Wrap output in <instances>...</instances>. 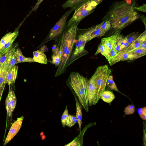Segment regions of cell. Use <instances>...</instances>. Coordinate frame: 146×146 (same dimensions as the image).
I'll list each match as a JSON object with an SVG mask.
<instances>
[{
  "instance_id": "cell-1",
  "label": "cell",
  "mask_w": 146,
  "mask_h": 146,
  "mask_svg": "<svg viewBox=\"0 0 146 146\" xmlns=\"http://www.w3.org/2000/svg\"><path fill=\"white\" fill-rule=\"evenodd\" d=\"M137 1L123 0L113 2L102 18V21H109L110 29L119 31L140 18V14L135 9L138 6Z\"/></svg>"
},
{
  "instance_id": "cell-2",
  "label": "cell",
  "mask_w": 146,
  "mask_h": 146,
  "mask_svg": "<svg viewBox=\"0 0 146 146\" xmlns=\"http://www.w3.org/2000/svg\"><path fill=\"white\" fill-rule=\"evenodd\" d=\"M77 26L73 25L68 27L62 34L59 40L58 47L61 53V60L55 76L64 73L68 67L70 58L76 40Z\"/></svg>"
},
{
  "instance_id": "cell-3",
  "label": "cell",
  "mask_w": 146,
  "mask_h": 146,
  "mask_svg": "<svg viewBox=\"0 0 146 146\" xmlns=\"http://www.w3.org/2000/svg\"><path fill=\"white\" fill-rule=\"evenodd\" d=\"M88 80L78 72L70 73L67 80L66 84L78 98L79 101L87 112L89 111L86 88Z\"/></svg>"
},
{
  "instance_id": "cell-4",
  "label": "cell",
  "mask_w": 146,
  "mask_h": 146,
  "mask_svg": "<svg viewBox=\"0 0 146 146\" xmlns=\"http://www.w3.org/2000/svg\"><path fill=\"white\" fill-rule=\"evenodd\" d=\"M111 70L108 65L99 66L95 72L96 94L93 105H95L100 99L102 92L105 90L108 77L111 73Z\"/></svg>"
},
{
  "instance_id": "cell-5",
  "label": "cell",
  "mask_w": 146,
  "mask_h": 146,
  "mask_svg": "<svg viewBox=\"0 0 146 146\" xmlns=\"http://www.w3.org/2000/svg\"><path fill=\"white\" fill-rule=\"evenodd\" d=\"M103 0H90L75 10L73 16L68 22L67 27H68L73 25L77 26L82 20L93 13Z\"/></svg>"
},
{
  "instance_id": "cell-6",
  "label": "cell",
  "mask_w": 146,
  "mask_h": 146,
  "mask_svg": "<svg viewBox=\"0 0 146 146\" xmlns=\"http://www.w3.org/2000/svg\"><path fill=\"white\" fill-rule=\"evenodd\" d=\"M73 11V9L70 8V9L66 12L50 30L48 35L40 44V46L55 38L62 33L66 26V20Z\"/></svg>"
},
{
  "instance_id": "cell-7",
  "label": "cell",
  "mask_w": 146,
  "mask_h": 146,
  "mask_svg": "<svg viewBox=\"0 0 146 146\" xmlns=\"http://www.w3.org/2000/svg\"><path fill=\"white\" fill-rule=\"evenodd\" d=\"M110 28L109 21L105 20L90 29L84 34L88 41L96 37H102L110 29Z\"/></svg>"
},
{
  "instance_id": "cell-8",
  "label": "cell",
  "mask_w": 146,
  "mask_h": 146,
  "mask_svg": "<svg viewBox=\"0 0 146 146\" xmlns=\"http://www.w3.org/2000/svg\"><path fill=\"white\" fill-rule=\"evenodd\" d=\"M19 29L18 27L14 32H9L2 37L0 40V53L5 52L12 46L19 35Z\"/></svg>"
},
{
  "instance_id": "cell-9",
  "label": "cell",
  "mask_w": 146,
  "mask_h": 146,
  "mask_svg": "<svg viewBox=\"0 0 146 146\" xmlns=\"http://www.w3.org/2000/svg\"><path fill=\"white\" fill-rule=\"evenodd\" d=\"M87 40L84 34L80 35L76 44L72 56L68 64V66L75 61L85 50L84 47ZM69 60V61H70Z\"/></svg>"
},
{
  "instance_id": "cell-10",
  "label": "cell",
  "mask_w": 146,
  "mask_h": 146,
  "mask_svg": "<svg viewBox=\"0 0 146 146\" xmlns=\"http://www.w3.org/2000/svg\"><path fill=\"white\" fill-rule=\"evenodd\" d=\"M86 92L88 105L91 106L93 105L96 94L95 73L88 81Z\"/></svg>"
},
{
  "instance_id": "cell-11",
  "label": "cell",
  "mask_w": 146,
  "mask_h": 146,
  "mask_svg": "<svg viewBox=\"0 0 146 146\" xmlns=\"http://www.w3.org/2000/svg\"><path fill=\"white\" fill-rule=\"evenodd\" d=\"M119 33V31H116L113 35L102 39L101 42L103 44L105 49L104 56L106 59L108 57L110 51L114 47L117 37Z\"/></svg>"
},
{
  "instance_id": "cell-12",
  "label": "cell",
  "mask_w": 146,
  "mask_h": 146,
  "mask_svg": "<svg viewBox=\"0 0 146 146\" xmlns=\"http://www.w3.org/2000/svg\"><path fill=\"white\" fill-rule=\"evenodd\" d=\"M17 99L12 88L10 90L5 100V106L7 114L9 117L12 115L16 107Z\"/></svg>"
},
{
  "instance_id": "cell-13",
  "label": "cell",
  "mask_w": 146,
  "mask_h": 146,
  "mask_svg": "<svg viewBox=\"0 0 146 146\" xmlns=\"http://www.w3.org/2000/svg\"><path fill=\"white\" fill-rule=\"evenodd\" d=\"M24 119L23 116L18 118L12 125L5 141L4 146L10 142L20 129Z\"/></svg>"
},
{
  "instance_id": "cell-14",
  "label": "cell",
  "mask_w": 146,
  "mask_h": 146,
  "mask_svg": "<svg viewBox=\"0 0 146 146\" xmlns=\"http://www.w3.org/2000/svg\"><path fill=\"white\" fill-rule=\"evenodd\" d=\"M146 31L139 35L138 38L125 50L126 52H129L139 48L142 42L146 40Z\"/></svg>"
},
{
  "instance_id": "cell-15",
  "label": "cell",
  "mask_w": 146,
  "mask_h": 146,
  "mask_svg": "<svg viewBox=\"0 0 146 146\" xmlns=\"http://www.w3.org/2000/svg\"><path fill=\"white\" fill-rule=\"evenodd\" d=\"M90 0H68L62 5L64 9L70 7L76 10Z\"/></svg>"
},
{
  "instance_id": "cell-16",
  "label": "cell",
  "mask_w": 146,
  "mask_h": 146,
  "mask_svg": "<svg viewBox=\"0 0 146 146\" xmlns=\"http://www.w3.org/2000/svg\"><path fill=\"white\" fill-rule=\"evenodd\" d=\"M18 66L16 65L12 67L8 71L5 78V83L9 85L15 83L16 79Z\"/></svg>"
},
{
  "instance_id": "cell-17",
  "label": "cell",
  "mask_w": 146,
  "mask_h": 146,
  "mask_svg": "<svg viewBox=\"0 0 146 146\" xmlns=\"http://www.w3.org/2000/svg\"><path fill=\"white\" fill-rule=\"evenodd\" d=\"M96 123H92L87 125L83 130L72 141L68 144L65 145V146H81L83 144V137L85 132L86 130L91 126H93Z\"/></svg>"
},
{
  "instance_id": "cell-18",
  "label": "cell",
  "mask_w": 146,
  "mask_h": 146,
  "mask_svg": "<svg viewBox=\"0 0 146 146\" xmlns=\"http://www.w3.org/2000/svg\"><path fill=\"white\" fill-rule=\"evenodd\" d=\"M72 92L75 98L76 107V117L77 120V122L79 128L80 132H81V127L82 124V105L78 102V99L74 92L72 91Z\"/></svg>"
},
{
  "instance_id": "cell-19",
  "label": "cell",
  "mask_w": 146,
  "mask_h": 146,
  "mask_svg": "<svg viewBox=\"0 0 146 146\" xmlns=\"http://www.w3.org/2000/svg\"><path fill=\"white\" fill-rule=\"evenodd\" d=\"M18 42L15 43L5 52L0 53V65L2 67L6 60L11 53L18 47Z\"/></svg>"
},
{
  "instance_id": "cell-20",
  "label": "cell",
  "mask_w": 146,
  "mask_h": 146,
  "mask_svg": "<svg viewBox=\"0 0 146 146\" xmlns=\"http://www.w3.org/2000/svg\"><path fill=\"white\" fill-rule=\"evenodd\" d=\"M34 62L42 64H47V59L44 52L40 50H37L33 52Z\"/></svg>"
},
{
  "instance_id": "cell-21",
  "label": "cell",
  "mask_w": 146,
  "mask_h": 146,
  "mask_svg": "<svg viewBox=\"0 0 146 146\" xmlns=\"http://www.w3.org/2000/svg\"><path fill=\"white\" fill-rule=\"evenodd\" d=\"M15 50L11 53L5 61L3 64L2 68L8 71L12 67L17 64L15 56Z\"/></svg>"
},
{
  "instance_id": "cell-22",
  "label": "cell",
  "mask_w": 146,
  "mask_h": 146,
  "mask_svg": "<svg viewBox=\"0 0 146 146\" xmlns=\"http://www.w3.org/2000/svg\"><path fill=\"white\" fill-rule=\"evenodd\" d=\"M15 54L17 63L34 62L33 58L25 57L23 54L21 49L18 47L15 50Z\"/></svg>"
},
{
  "instance_id": "cell-23",
  "label": "cell",
  "mask_w": 146,
  "mask_h": 146,
  "mask_svg": "<svg viewBox=\"0 0 146 146\" xmlns=\"http://www.w3.org/2000/svg\"><path fill=\"white\" fill-rule=\"evenodd\" d=\"M115 98V96L112 91L105 90L102 92L100 98V99L108 104L110 103Z\"/></svg>"
},
{
  "instance_id": "cell-24",
  "label": "cell",
  "mask_w": 146,
  "mask_h": 146,
  "mask_svg": "<svg viewBox=\"0 0 146 146\" xmlns=\"http://www.w3.org/2000/svg\"><path fill=\"white\" fill-rule=\"evenodd\" d=\"M52 52L51 63L55 64L56 67L58 66L61 60V53L58 46H57Z\"/></svg>"
},
{
  "instance_id": "cell-25",
  "label": "cell",
  "mask_w": 146,
  "mask_h": 146,
  "mask_svg": "<svg viewBox=\"0 0 146 146\" xmlns=\"http://www.w3.org/2000/svg\"><path fill=\"white\" fill-rule=\"evenodd\" d=\"M129 53L133 55L134 59H135L145 55L146 48L139 47Z\"/></svg>"
},
{
  "instance_id": "cell-26",
  "label": "cell",
  "mask_w": 146,
  "mask_h": 146,
  "mask_svg": "<svg viewBox=\"0 0 146 146\" xmlns=\"http://www.w3.org/2000/svg\"><path fill=\"white\" fill-rule=\"evenodd\" d=\"M106 86L111 90H115L121 93L118 90L116 84L113 80V77L111 75H110L108 78Z\"/></svg>"
},
{
  "instance_id": "cell-27",
  "label": "cell",
  "mask_w": 146,
  "mask_h": 146,
  "mask_svg": "<svg viewBox=\"0 0 146 146\" xmlns=\"http://www.w3.org/2000/svg\"><path fill=\"white\" fill-rule=\"evenodd\" d=\"M8 71L2 68L0 71V89L5 87V78L7 74Z\"/></svg>"
},
{
  "instance_id": "cell-28",
  "label": "cell",
  "mask_w": 146,
  "mask_h": 146,
  "mask_svg": "<svg viewBox=\"0 0 146 146\" xmlns=\"http://www.w3.org/2000/svg\"><path fill=\"white\" fill-rule=\"evenodd\" d=\"M123 37L122 35L119 33L117 37L114 48L115 52L117 53H118L121 51L120 50L121 44Z\"/></svg>"
},
{
  "instance_id": "cell-29",
  "label": "cell",
  "mask_w": 146,
  "mask_h": 146,
  "mask_svg": "<svg viewBox=\"0 0 146 146\" xmlns=\"http://www.w3.org/2000/svg\"><path fill=\"white\" fill-rule=\"evenodd\" d=\"M77 122L76 115H69L66 122V126L70 127Z\"/></svg>"
},
{
  "instance_id": "cell-30",
  "label": "cell",
  "mask_w": 146,
  "mask_h": 146,
  "mask_svg": "<svg viewBox=\"0 0 146 146\" xmlns=\"http://www.w3.org/2000/svg\"><path fill=\"white\" fill-rule=\"evenodd\" d=\"M139 35L137 33H133L125 37L129 45L133 42L139 36Z\"/></svg>"
},
{
  "instance_id": "cell-31",
  "label": "cell",
  "mask_w": 146,
  "mask_h": 146,
  "mask_svg": "<svg viewBox=\"0 0 146 146\" xmlns=\"http://www.w3.org/2000/svg\"><path fill=\"white\" fill-rule=\"evenodd\" d=\"M69 114L67 106H66L65 109L61 117V121L63 126L65 127L66 126V122Z\"/></svg>"
},
{
  "instance_id": "cell-32",
  "label": "cell",
  "mask_w": 146,
  "mask_h": 146,
  "mask_svg": "<svg viewBox=\"0 0 146 146\" xmlns=\"http://www.w3.org/2000/svg\"><path fill=\"white\" fill-rule=\"evenodd\" d=\"M135 111V106L133 104H129L126 107L124 110V112L125 115L133 114Z\"/></svg>"
},
{
  "instance_id": "cell-33",
  "label": "cell",
  "mask_w": 146,
  "mask_h": 146,
  "mask_svg": "<svg viewBox=\"0 0 146 146\" xmlns=\"http://www.w3.org/2000/svg\"><path fill=\"white\" fill-rule=\"evenodd\" d=\"M138 112L140 117L142 120H146V107H143L138 109Z\"/></svg>"
},
{
  "instance_id": "cell-34",
  "label": "cell",
  "mask_w": 146,
  "mask_h": 146,
  "mask_svg": "<svg viewBox=\"0 0 146 146\" xmlns=\"http://www.w3.org/2000/svg\"><path fill=\"white\" fill-rule=\"evenodd\" d=\"M118 53H117L114 49V47L110 51L109 56L107 58V60L108 61L110 64L113 58L117 55Z\"/></svg>"
},
{
  "instance_id": "cell-35",
  "label": "cell",
  "mask_w": 146,
  "mask_h": 146,
  "mask_svg": "<svg viewBox=\"0 0 146 146\" xmlns=\"http://www.w3.org/2000/svg\"><path fill=\"white\" fill-rule=\"evenodd\" d=\"M129 45V44L128 43L125 37H123L121 42L120 46L121 51L126 49Z\"/></svg>"
},
{
  "instance_id": "cell-36",
  "label": "cell",
  "mask_w": 146,
  "mask_h": 146,
  "mask_svg": "<svg viewBox=\"0 0 146 146\" xmlns=\"http://www.w3.org/2000/svg\"><path fill=\"white\" fill-rule=\"evenodd\" d=\"M105 49L104 46L101 42L100 44L98 47L97 50L95 53L94 55L100 53L103 56H105Z\"/></svg>"
},
{
  "instance_id": "cell-37",
  "label": "cell",
  "mask_w": 146,
  "mask_h": 146,
  "mask_svg": "<svg viewBox=\"0 0 146 146\" xmlns=\"http://www.w3.org/2000/svg\"><path fill=\"white\" fill-rule=\"evenodd\" d=\"M43 1V0H38L37 2L36 3L35 6L31 11V13L33 11L34 12L36 11L37 10L39 5Z\"/></svg>"
},
{
  "instance_id": "cell-38",
  "label": "cell",
  "mask_w": 146,
  "mask_h": 146,
  "mask_svg": "<svg viewBox=\"0 0 146 146\" xmlns=\"http://www.w3.org/2000/svg\"><path fill=\"white\" fill-rule=\"evenodd\" d=\"M146 4H143L139 7H135V9L139 11H141L146 13Z\"/></svg>"
},
{
  "instance_id": "cell-39",
  "label": "cell",
  "mask_w": 146,
  "mask_h": 146,
  "mask_svg": "<svg viewBox=\"0 0 146 146\" xmlns=\"http://www.w3.org/2000/svg\"><path fill=\"white\" fill-rule=\"evenodd\" d=\"M144 124L143 128V143L145 144L144 145L146 146V126L145 122H144Z\"/></svg>"
},
{
  "instance_id": "cell-40",
  "label": "cell",
  "mask_w": 146,
  "mask_h": 146,
  "mask_svg": "<svg viewBox=\"0 0 146 146\" xmlns=\"http://www.w3.org/2000/svg\"><path fill=\"white\" fill-rule=\"evenodd\" d=\"M47 46L45 45H43L40 48V50L43 51V52H45L47 51Z\"/></svg>"
},
{
  "instance_id": "cell-41",
  "label": "cell",
  "mask_w": 146,
  "mask_h": 146,
  "mask_svg": "<svg viewBox=\"0 0 146 146\" xmlns=\"http://www.w3.org/2000/svg\"><path fill=\"white\" fill-rule=\"evenodd\" d=\"M139 47L146 48V40L143 41L142 42Z\"/></svg>"
},
{
  "instance_id": "cell-42",
  "label": "cell",
  "mask_w": 146,
  "mask_h": 146,
  "mask_svg": "<svg viewBox=\"0 0 146 146\" xmlns=\"http://www.w3.org/2000/svg\"><path fill=\"white\" fill-rule=\"evenodd\" d=\"M4 88L5 87H3L0 89V102L2 97L3 92L4 90Z\"/></svg>"
},
{
  "instance_id": "cell-43",
  "label": "cell",
  "mask_w": 146,
  "mask_h": 146,
  "mask_svg": "<svg viewBox=\"0 0 146 146\" xmlns=\"http://www.w3.org/2000/svg\"><path fill=\"white\" fill-rule=\"evenodd\" d=\"M57 46L55 44H54L52 46V51H53L56 48Z\"/></svg>"
},
{
  "instance_id": "cell-44",
  "label": "cell",
  "mask_w": 146,
  "mask_h": 146,
  "mask_svg": "<svg viewBox=\"0 0 146 146\" xmlns=\"http://www.w3.org/2000/svg\"><path fill=\"white\" fill-rule=\"evenodd\" d=\"M2 69V67L0 65V71Z\"/></svg>"
}]
</instances>
